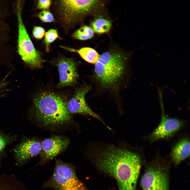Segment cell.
Listing matches in <instances>:
<instances>
[{"mask_svg": "<svg viewBox=\"0 0 190 190\" xmlns=\"http://www.w3.org/2000/svg\"><path fill=\"white\" fill-rule=\"evenodd\" d=\"M141 163L135 153L112 147L99 154L95 160L100 170L116 179L119 190H135Z\"/></svg>", "mask_w": 190, "mask_h": 190, "instance_id": "6da1fadb", "label": "cell"}, {"mask_svg": "<svg viewBox=\"0 0 190 190\" xmlns=\"http://www.w3.org/2000/svg\"><path fill=\"white\" fill-rule=\"evenodd\" d=\"M127 58L118 51L104 52L94 64V74L95 80L103 89L116 88L126 75Z\"/></svg>", "mask_w": 190, "mask_h": 190, "instance_id": "7a4b0ae2", "label": "cell"}, {"mask_svg": "<svg viewBox=\"0 0 190 190\" xmlns=\"http://www.w3.org/2000/svg\"><path fill=\"white\" fill-rule=\"evenodd\" d=\"M100 0L55 1L53 10L56 20L65 34L72 30L87 16L103 7Z\"/></svg>", "mask_w": 190, "mask_h": 190, "instance_id": "3957f363", "label": "cell"}, {"mask_svg": "<svg viewBox=\"0 0 190 190\" xmlns=\"http://www.w3.org/2000/svg\"><path fill=\"white\" fill-rule=\"evenodd\" d=\"M34 110L35 118L44 126H59L70 120L66 104L61 98L52 93L39 94L34 100Z\"/></svg>", "mask_w": 190, "mask_h": 190, "instance_id": "277c9868", "label": "cell"}, {"mask_svg": "<svg viewBox=\"0 0 190 190\" xmlns=\"http://www.w3.org/2000/svg\"><path fill=\"white\" fill-rule=\"evenodd\" d=\"M43 187L54 190H88L77 177L74 166L57 159L52 175Z\"/></svg>", "mask_w": 190, "mask_h": 190, "instance_id": "5b68a950", "label": "cell"}, {"mask_svg": "<svg viewBox=\"0 0 190 190\" xmlns=\"http://www.w3.org/2000/svg\"><path fill=\"white\" fill-rule=\"evenodd\" d=\"M21 6L20 1L17 5L18 22V51L26 63L35 68H40L44 61L40 52L35 48L25 26L21 15Z\"/></svg>", "mask_w": 190, "mask_h": 190, "instance_id": "8992f818", "label": "cell"}, {"mask_svg": "<svg viewBox=\"0 0 190 190\" xmlns=\"http://www.w3.org/2000/svg\"><path fill=\"white\" fill-rule=\"evenodd\" d=\"M141 185L142 190H169L168 176L159 164L150 165L146 169Z\"/></svg>", "mask_w": 190, "mask_h": 190, "instance_id": "52a82bcc", "label": "cell"}, {"mask_svg": "<svg viewBox=\"0 0 190 190\" xmlns=\"http://www.w3.org/2000/svg\"><path fill=\"white\" fill-rule=\"evenodd\" d=\"M69 143L68 138L59 135L53 136L44 139L41 143V165L53 159L64 151Z\"/></svg>", "mask_w": 190, "mask_h": 190, "instance_id": "ba28073f", "label": "cell"}, {"mask_svg": "<svg viewBox=\"0 0 190 190\" xmlns=\"http://www.w3.org/2000/svg\"><path fill=\"white\" fill-rule=\"evenodd\" d=\"M90 89L88 86L78 89L66 104L67 108L70 113L88 115L101 120L100 118L92 110L86 101L85 96Z\"/></svg>", "mask_w": 190, "mask_h": 190, "instance_id": "9c48e42d", "label": "cell"}, {"mask_svg": "<svg viewBox=\"0 0 190 190\" xmlns=\"http://www.w3.org/2000/svg\"><path fill=\"white\" fill-rule=\"evenodd\" d=\"M182 122L177 119L168 117L163 112L161 121L149 139L151 141L167 139L173 136L182 127Z\"/></svg>", "mask_w": 190, "mask_h": 190, "instance_id": "30bf717a", "label": "cell"}, {"mask_svg": "<svg viewBox=\"0 0 190 190\" xmlns=\"http://www.w3.org/2000/svg\"><path fill=\"white\" fill-rule=\"evenodd\" d=\"M60 80L59 87L72 86L77 82L78 77L77 68L72 58L62 57L57 61Z\"/></svg>", "mask_w": 190, "mask_h": 190, "instance_id": "8fae6325", "label": "cell"}, {"mask_svg": "<svg viewBox=\"0 0 190 190\" xmlns=\"http://www.w3.org/2000/svg\"><path fill=\"white\" fill-rule=\"evenodd\" d=\"M41 151V143L34 139H28L18 147L15 155L18 163L21 164L40 154Z\"/></svg>", "mask_w": 190, "mask_h": 190, "instance_id": "7c38bea8", "label": "cell"}, {"mask_svg": "<svg viewBox=\"0 0 190 190\" xmlns=\"http://www.w3.org/2000/svg\"><path fill=\"white\" fill-rule=\"evenodd\" d=\"M190 141L188 139L183 138L173 146L171 151L172 159L176 164L180 163L190 155Z\"/></svg>", "mask_w": 190, "mask_h": 190, "instance_id": "4fadbf2b", "label": "cell"}, {"mask_svg": "<svg viewBox=\"0 0 190 190\" xmlns=\"http://www.w3.org/2000/svg\"><path fill=\"white\" fill-rule=\"evenodd\" d=\"M0 190H26L23 183L15 175H0Z\"/></svg>", "mask_w": 190, "mask_h": 190, "instance_id": "5bb4252c", "label": "cell"}, {"mask_svg": "<svg viewBox=\"0 0 190 190\" xmlns=\"http://www.w3.org/2000/svg\"><path fill=\"white\" fill-rule=\"evenodd\" d=\"M60 46L67 51L77 53L84 60L91 64H95L100 55L94 49L89 47H85L77 49L61 45Z\"/></svg>", "mask_w": 190, "mask_h": 190, "instance_id": "9a60e30c", "label": "cell"}, {"mask_svg": "<svg viewBox=\"0 0 190 190\" xmlns=\"http://www.w3.org/2000/svg\"><path fill=\"white\" fill-rule=\"evenodd\" d=\"M111 26L110 20L101 17L96 18L91 23L93 31L99 34L108 32L111 29Z\"/></svg>", "mask_w": 190, "mask_h": 190, "instance_id": "2e32d148", "label": "cell"}, {"mask_svg": "<svg viewBox=\"0 0 190 190\" xmlns=\"http://www.w3.org/2000/svg\"><path fill=\"white\" fill-rule=\"evenodd\" d=\"M94 35V31L91 27L84 25L76 30L72 34V36L77 40H86L92 38Z\"/></svg>", "mask_w": 190, "mask_h": 190, "instance_id": "e0dca14e", "label": "cell"}, {"mask_svg": "<svg viewBox=\"0 0 190 190\" xmlns=\"http://www.w3.org/2000/svg\"><path fill=\"white\" fill-rule=\"evenodd\" d=\"M58 39H61L57 30L50 29L48 30L45 35L44 43L46 51H49L50 45Z\"/></svg>", "mask_w": 190, "mask_h": 190, "instance_id": "ac0fdd59", "label": "cell"}, {"mask_svg": "<svg viewBox=\"0 0 190 190\" xmlns=\"http://www.w3.org/2000/svg\"><path fill=\"white\" fill-rule=\"evenodd\" d=\"M38 16L42 22L50 23L54 22L55 18L53 14L49 11L43 10L39 13Z\"/></svg>", "mask_w": 190, "mask_h": 190, "instance_id": "d6986e66", "label": "cell"}, {"mask_svg": "<svg viewBox=\"0 0 190 190\" xmlns=\"http://www.w3.org/2000/svg\"><path fill=\"white\" fill-rule=\"evenodd\" d=\"M45 31L44 28L39 26L34 27L32 31V34L35 39L40 40L42 39L45 34Z\"/></svg>", "mask_w": 190, "mask_h": 190, "instance_id": "ffe728a7", "label": "cell"}, {"mask_svg": "<svg viewBox=\"0 0 190 190\" xmlns=\"http://www.w3.org/2000/svg\"><path fill=\"white\" fill-rule=\"evenodd\" d=\"M52 3V1L50 0H39L37 7L39 9L46 10L49 8Z\"/></svg>", "mask_w": 190, "mask_h": 190, "instance_id": "44dd1931", "label": "cell"}, {"mask_svg": "<svg viewBox=\"0 0 190 190\" xmlns=\"http://www.w3.org/2000/svg\"><path fill=\"white\" fill-rule=\"evenodd\" d=\"M7 142V139L4 136L0 135V153L4 149Z\"/></svg>", "mask_w": 190, "mask_h": 190, "instance_id": "7402d4cb", "label": "cell"}]
</instances>
